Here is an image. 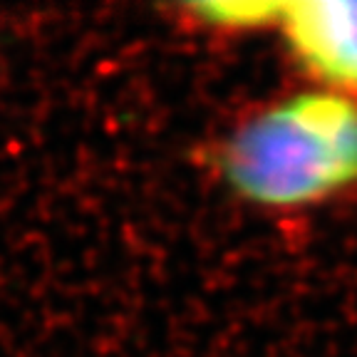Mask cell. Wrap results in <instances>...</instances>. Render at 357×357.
<instances>
[{
	"mask_svg": "<svg viewBox=\"0 0 357 357\" xmlns=\"http://www.w3.org/2000/svg\"><path fill=\"white\" fill-rule=\"evenodd\" d=\"M194 13L204 25L213 28H256L263 22H278L283 6H268V3H208L196 6Z\"/></svg>",
	"mask_w": 357,
	"mask_h": 357,
	"instance_id": "3",
	"label": "cell"
},
{
	"mask_svg": "<svg viewBox=\"0 0 357 357\" xmlns=\"http://www.w3.org/2000/svg\"><path fill=\"white\" fill-rule=\"evenodd\" d=\"M218 169L241 199L261 206L340 194L357 184V100L328 89L285 97L223 142Z\"/></svg>",
	"mask_w": 357,
	"mask_h": 357,
	"instance_id": "1",
	"label": "cell"
},
{
	"mask_svg": "<svg viewBox=\"0 0 357 357\" xmlns=\"http://www.w3.org/2000/svg\"><path fill=\"white\" fill-rule=\"evenodd\" d=\"M278 25L293 57L320 89L357 100V0L283 6Z\"/></svg>",
	"mask_w": 357,
	"mask_h": 357,
	"instance_id": "2",
	"label": "cell"
}]
</instances>
